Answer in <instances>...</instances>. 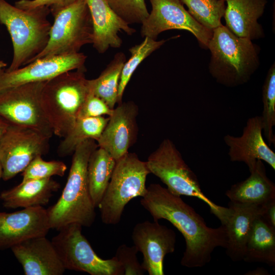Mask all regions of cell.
<instances>
[{
	"label": "cell",
	"mask_w": 275,
	"mask_h": 275,
	"mask_svg": "<svg viewBox=\"0 0 275 275\" xmlns=\"http://www.w3.org/2000/svg\"><path fill=\"white\" fill-rule=\"evenodd\" d=\"M76 0H19L15 3V6L23 10L46 7L50 10L53 16L60 10L69 6Z\"/></svg>",
	"instance_id": "35"
},
{
	"label": "cell",
	"mask_w": 275,
	"mask_h": 275,
	"mask_svg": "<svg viewBox=\"0 0 275 275\" xmlns=\"http://www.w3.org/2000/svg\"><path fill=\"white\" fill-rule=\"evenodd\" d=\"M262 216L272 226L275 227V200L267 204L265 213Z\"/></svg>",
	"instance_id": "36"
},
{
	"label": "cell",
	"mask_w": 275,
	"mask_h": 275,
	"mask_svg": "<svg viewBox=\"0 0 275 275\" xmlns=\"http://www.w3.org/2000/svg\"><path fill=\"white\" fill-rule=\"evenodd\" d=\"M60 187V184L51 178L21 181L0 193L1 200L7 209L43 206Z\"/></svg>",
	"instance_id": "23"
},
{
	"label": "cell",
	"mask_w": 275,
	"mask_h": 275,
	"mask_svg": "<svg viewBox=\"0 0 275 275\" xmlns=\"http://www.w3.org/2000/svg\"><path fill=\"white\" fill-rule=\"evenodd\" d=\"M224 17L226 26L237 37L251 40L264 37L258 19L263 15L266 0H226Z\"/></svg>",
	"instance_id": "21"
},
{
	"label": "cell",
	"mask_w": 275,
	"mask_h": 275,
	"mask_svg": "<svg viewBox=\"0 0 275 275\" xmlns=\"http://www.w3.org/2000/svg\"><path fill=\"white\" fill-rule=\"evenodd\" d=\"M250 176L232 185L226 192L231 202L265 204L275 200V185L266 175L261 160H257L249 168Z\"/></svg>",
	"instance_id": "22"
},
{
	"label": "cell",
	"mask_w": 275,
	"mask_h": 275,
	"mask_svg": "<svg viewBox=\"0 0 275 275\" xmlns=\"http://www.w3.org/2000/svg\"><path fill=\"white\" fill-rule=\"evenodd\" d=\"M258 273H260V274H262L261 273H263V274H266L265 273H268L265 269L259 268L256 269L254 270L250 271L248 272V274H258Z\"/></svg>",
	"instance_id": "38"
},
{
	"label": "cell",
	"mask_w": 275,
	"mask_h": 275,
	"mask_svg": "<svg viewBox=\"0 0 275 275\" xmlns=\"http://www.w3.org/2000/svg\"><path fill=\"white\" fill-rule=\"evenodd\" d=\"M87 56L81 52L43 58L25 67L0 73V92L31 82L46 81L62 73L85 66Z\"/></svg>",
	"instance_id": "14"
},
{
	"label": "cell",
	"mask_w": 275,
	"mask_h": 275,
	"mask_svg": "<svg viewBox=\"0 0 275 275\" xmlns=\"http://www.w3.org/2000/svg\"><path fill=\"white\" fill-rule=\"evenodd\" d=\"M50 229L47 209L43 206L0 212V251L32 238L45 236Z\"/></svg>",
	"instance_id": "15"
},
{
	"label": "cell",
	"mask_w": 275,
	"mask_h": 275,
	"mask_svg": "<svg viewBox=\"0 0 275 275\" xmlns=\"http://www.w3.org/2000/svg\"><path fill=\"white\" fill-rule=\"evenodd\" d=\"M131 238L134 245L143 255V269L149 275H163L164 257L175 250L176 235L174 230L158 221H146L135 225Z\"/></svg>",
	"instance_id": "13"
},
{
	"label": "cell",
	"mask_w": 275,
	"mask_h": 275,
	"mask_svg": "<svg viewBox=\"0 0 275 275\" xmlns=\"http://www.w3.org/2000/svg\"><path fill=\"white\" fill-rule=\"evenodd\" d=\"M48 7L23 10L0 0V23L6 26L11 38L13 57L5 70L11 71L28 64L46 46L51 24Z\"/></svg>",
	"instance_id": "5"
},
{
	"label": "cell",
	"mask_w": 275,
	"mask_h": 275,
	"mask_svg": "<svg viewBox=\"0 0 275 275\" xmlns=\"http://www.w3.org/2000/svg\"><path fill=\"white\" fill-rule=\"evenodd\" d=\"M112 9L128 24L142 23L149 13L145 0H108Z\"/></svg>",
	"instance_id": "32"
},
{
	"label": "cell",
	"mask_w": 275,
	"mask_h": 275,
	"mask_svg": "<svg viewBox=\"0 0 275 275\" xmlns=\"http://www.w3.org/2000/svg\"><path fill=\"white\" fill-rule=\"evenodd\" d=\"M146 162L150 173L157 177L171 193L199 199L208 206L221 225L225 224L229 208L217 205L203 193L196 175L171 140L164 139Z\"/></svg>",
	"instance_id": "6"
},
{
	"label": "cell",
	"mask_w": 275,
	"mask_h": 275,
	"mask_svg": "<svg viewBox=\"0 0 275 275\" xmlns=\"http://www.w3.org/2000/svg\"><path fill=\"white\" fill-rule=\"evenodd\" d=\"M269 203L254 204L229 202L230 214L225 223L222 225L226 234V254L232 261H243L246 242L254 223L264 214Z\"/></svg>",
	"instance_id": "19"
},
{
	"label": "cell",
	"mask_w": 275,
	"mask_h": 275,
	"mask_svg": "<svg viewBox=\"0 0 275 275\" xmlns=\"http://www.w3.org/2000/svg\"><path fill=\"white\" fill-rule=\"evenodd\" d=\"M116 160L99 147L91 154L87 166L89 189L94 206L98 207L108 186Z\"/></svg>",
	"instance_id": "25"
},
{
	"label": "cell",
	"mask_w": 275,
	"mask_h": 275,
	"mask_svg": "<svg viewBox=\"0 0 275 275\" xmlns=\"http://www.w3.org/2000/svg\"><path fill=\"white\" fill-rule=\"evenodd\" d=\"M139 252L134 245L128 246L123 244L117 249L116 259L121 265L124 275H142L145 270L139 262L136 254Z\"/></svg>",
	"instance_id": "33"
},
{
	"label": "cell",
	"mask_w": 275,
	"mask_h": 275,
	"mask_svg": "<svg viewBox=\"0 0 275 275\" xmlns=\"http://www.w3.org/2000/svg\"><path fill=\"white\" fill-rule=\"evenodd\" d=\"M138 107L133 101L118 104L97 140L99 147L107 151L117 160L128 151L138 133Z\"/></svg>",
	"instance_id": "16"
},
{
	"label": "cell",
	"mask_w": 275,
	"mask_h": 275,
	"mask_svg": "<svg viewBox=\"0 0 275 275\" xmlns=\"http://www.w3.org/2000/svg\"><path fill=\"white\" fill-rule=\"evenodd\" d=\"M140 203L154 221L166 219L182 234L186 245L181 260L182 266L203 267L210 261L216 248L225 249L227 237L224 226L208 227L193 207L167 188L159 184H151Z\"/></svg>",
	"instance_id": "1"
},
{
	"label": "cell",
	"mask_w": 275,
	"mask_h": 275,
	"mask_svg": "<svg viewBox=\"0 0 275 275\" xmlns=\"http://www.w3.org/2000/svg\"><path fill=\"white\" fill-rule=\"evenodd\" d=\"M49 139L33 128L9 124L0 137L2 179H12L22 172L35 158L46 154Z\"/></svg>",
	"instance_id": "11"
},
{
	"label": "cell",
	"mask_w": 275,
	"mask_h": 275,
	"mask_svg": "<svg viewBox=\"0 0 275 275\" xmlns=\"http://www.w3.org/2000/svg\"><path fill=\"white\" fill-rule=\"evenodd\" d=\"M126 61L123 52L117 53L97 78L89 79L90 91L111 109H114L117 103L120 76Z\"/></svg>",
	"instance_id": "26"
},
{
	"label": "cell",
	"mask_w": 275,
	"mask_h": 275,
	"mask_svg": "<svg viewBox=\"0 0 275 275\" xmlns=\"http://www.w3.org/2000/svg\"><path fill=\"white\" fill-rule=\"evenodd\" d=\"M167 41V40L157 41L146 37L140 44L133 46L129 49L131 56L124 64L119 84L117 99L118 104L122 103L124 90L138 66L153 52L160 48Z\"/></svg>",
	"instance_id": "29"
},
{
	"label": "cell",
	"mask_w": 275,
	"mask_h": 275,
	"mask_svg": "<svg viewBox=\"0 0 275 275\" xmlns=\"http://www.w3.org/2000/svg\"><path fill=\"white\" fill-rule=\"evenodd\" d=\"M85 67L62 73L45 82L43 111L53 134L64 138L74 126L79 110L90 92Z\"/></svg>",
	"instance_id": "4"
},
{
	"label": "cell",
	"mask_w": 275,
	"mask_h": 275,
	"mask_svg": "<svg viewBox=\"0 0 275 275\" xmlns=\"http://www.w3.org/2000/svg\"><path fill=\"white\" fill-rule=\"evenodd\" d=\"M243 261L275 266V227L261 215L254 222L248 239Z\"/></svg>",
	"instance_id": "24"
},
{
	"label": "cell",
	"mask_w": 275,
	"mask_h": 275,
	"mask_svg": "<svg viewBox=\"0 0 275 275\" xmlns=\"http://www.w3.org/2000/svg\"><path fill=\"white\" fill-rule=\"evenodd\" d=\"M224 1H226V0H224Z\"/></svg>",
	"instance_id": "41"
},
{
	"label": "cell",
	"mask_w": 275,
	"mask_h": 275,
	"mask_svg": "<svg viewBox=\"0 0 275 275\" xmlns=\"http://www.w3.org/2000/svg\"><path fill=\"white\" fill-rule=\"evenodd\" d=\"M108 119L109 118L103 116L78 118L60 144L58 148L59 155L64 157L70 155L80 143L87 139H92L97 141Z\"/></svg>",
	"instance_id": "27"
},
{
	"label": "cell",
	"mask_w": 275,
	"mask_h": 275,
	"mask_svg": "<svg viewBox=\"0 0 275 275\" xmlns=\"http://www.w3.org/2000/svg\"><path fill=\"white\" fill-rule=\"evenodd\" d=\"M193 17L205 28L213 31L222 25L226 4L224 0H180Z\"/></svg>",
	"instance_id": "28"
},
{
	"label": "cell",
	"mask_w": 275,
	"mask_h": 275,
	"mask_svg": "<svg viewBox=\"0 0 275 275\" xmlns=\"http://www.w3.org/2000/svg\"><path fill=\"white\" fill-rule=\"evenodd\" d=\"M2 166L0 163V180L2 179ZM0 201H1V195H0Z\"/></svg>",
	"instance_id": "40"
},
{
	"label": "cell",
	"mask_w": 275,
	"mask_h": 275,
	"mask_svg": "<svg viewBox=\"0 0 275 275\" xmlns=\"http://www.w3.org/2000/svg\"><path fill=\"white\" fill-rule=\"evenodd\" d=\"M207 48L211 53L209 73L226 87L245 84L260 65L259 46L237 37L223 24L213 30Z\"/></svg>",
	"instance_id": "3"
},
{
	"label": "cell",
	"mask_w": 275,
	"mask_h": 275,
	"mask_svg": "<svg viewBox=\"0 0 275 275\" xmlns=\"http://www.w3.org/2000/svg\"><path fill=\"white\" fill-rule=\"evenodd\" d=\"M7 64L3 61H0V73L2 71V69L6 67Z\"/></svg>",
	"instance_id": "39"
},
{
	"label": "cell",
	"mask_w": 275,
	"mask_h": 275,
	"mask_svg": "<svg viewBox=\"0 0 275 275\" xmlns=\"http://www.w3.org/2000/svg\"><path fill=\"white\" fill-rule=\"evenodd\" d=\"M89 8L93 28L92 44L100 53L109 48H119L122 40L119 32L128 35L135 30L122 19L111 7L108 0H85Z\"/></svg>",
	"instance_id": "20"
},
{
	"label": "cell",
	"mask_w": 275,
	"mask_h": 275,
	"mask_svg": "<svg viewBox=\"0 0 275 275\" xmlns=\"http://www.w3.org/2000/svg\"><path fill=\"white\" fill-rule=\"evenodd\" d=\"M114 109L109 108L104 101L90 91L79 110L77 119L103 115L110 116Z\"/></svg>",
	"instance_id": "34"
},
{
	"label": "cell",
	"mask_w": 275,
	"mask_h": 275,
	"mask_svg": "<svg viewBox=\"0 0 275 275\" xmlns=\"http://www.w3.org/2000/svg\"><path fill=\"white\" fill-rule=\"evenodd\" d=\"M152 10L142 23L141 35L156 40L158 35L170 30H180L191 33L200 45L207 48L212 35L209 30L197 21L180 0H149Z\"/></svg>",
	"instance_id": "12"
},
{
	"label": "cell",
	"mask_w": 275,
	"mask_h": 275,
	"mask_svg": "<svg viewBox=\"0 0 275 275\" xmlns=\"http://www.w3.org/2000/svg\"><path fill=\"white\" fill-rule=\"evenodd\" d=\"M53 17L46 46L28 64L43 58L79 52L82 46L92 43L93 24L85 0H76Z\"/></svg>",
	"instance_id": "8"
},
{
	"label": "cell",
	"mask_w": 275,
	"mask_h": 275,
	"mask_svg": "<svg viewBox=\"0 0 275 275\" xmlns=\"http://www.w3.org/2000/svg\"><path fill=\"white\" fill-rule=\"evenodd\" d=\"M149 173L146 162L140 160L135 153L128 152L116 160L112 177L98 206L103 223L118 224L127 204L135 197L144 196Z\"/></svg>",
	"instance_id": "7"
},
{
	"label": "cell",
	"mask_w": 275,
	"mask_h": 275,
	"mask_svg": "<svg viewBox=\"0 0 275 275\" xmlns=\"http://www.w3.org/2000/svg\"><path fill=\"white\" fill-rule=\"evenodd\" d=\"M11 249L25 275H62L66 270L46 236L27 239Z\"/></svg>",
	"instance_id": "18"
},
{
	"label": "cell",
	"mask_w": 275,
	"mask_h": 275,
	"mask_svg": "<svg viewBox=\"0 0 275 275\" xmlns=\"http://www.w3.org/2000/svg\"><path fill=\"white\" fill-rule=\"evenodd\" d=\"M224 141L229 147L228 155L231 161L244 162L249 168L257 160H261L275 170V153L263 137L261 116L249 118L240 136L227 134Z\"/></svg>",
	"instance_id": "17"
},
{
	"label": "cell",
	"mask_w": 275,
	"mask_h": 275,
	"mask_svg": "<svg viewBox=\"0 0 275 275\" xmlns=\"http://www.w3.org/2000/svg\"><path fill=\"white\" fill-rule=\"evenodd\" d=\"M81 230V225L70 224L59 230L51 240L65 269L91 275H124L123 269L116 258L99 257Z\"/></svg>",
	"instance_id": "9"
},
{
	"label": "cell",
	"mask_w": 275,
	"mask_h": 275,
	"mask_svg": "<svg viewBox=\"0 0 275 275\" xmlns=\"http://www.w3.org/2000/svg\"><path fill=\"white\" fill-rule=\"evenodd\" d=\"M263 132L269 146L275 145V64L269 68L262 86Z\"/></svg>",
	"instance_id": "30"
},
{
	"label": "cell",
	"mask_w": 275,
	"mask_h": 275,
	"mask_svg": "<svg viewBox=\"0 0 275 275\" xmlns=\"http://www.w3.org/2000/svg\"><path fill=\"white\" fill-rule=\"evenodd\" d=\"M98 147L95 140L89 139L76 147L62 194L58 201L47 209L51 229L59 230L72 223L89 227L94 223L96 207L89 189L87 166L91 154Z\"/></svg>",
	"instance_id": "2"
},
{
	"label": "cell",
	"mask_w": 275,
	"mask_h": 275,
	"mask_svg": "<svg viewBox=\"0 0 275 275\" xmlns=\"http://www.w3.org/2000/svg\"><path fill=\"white\" fill-rule=\"evenodd\" d=\"M66 170L67 166L63 161H45L42 156H38L22 172V182L51 178L53 176L62 177Z\"/></svg>",
	"instance_id": "31"
},
{
	"label": "cell",
	"mask_w": 275,
	"mask_h": 275,
	"mask_svg": "<svg viewBox=\"0 0 275 275\" xmlns=\"http://www.w3.org/2000/svg\"><path fill=\"white\" fill-rule=\"evenodd\" d=\"M45 82L24 84L0 92V117L10 124L33 128L50 139L53 130L41 102Z\"/></svg>",
	"instance_id": "10"
},
{
	"label": "cell",
	"mask_w": 275,
	"mask_h": 275,
	"mask_svg": "<svg viewBox=\"0 0 275 275\" xmlns=\"http://www.w3.org/2000/svg\"><path fill=\"white\" fill-rule=\"evenodd\" d=\"M9 124L5 120L0 117V137L6 131Z\"/></svg>",
	"instance_id": "37"
}]
</instances>
